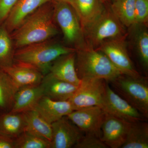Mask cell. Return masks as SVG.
I'll list each match as a JSON object with an SVG mask.
<instances>
[{
	"label": "cell",
	"mask_w": 148,
	"mask_h": 148,
	"mask_svg": "<svg viewBox=\"0 0 148 148\" xmlns=\"http://www.w3.org/2000/svg\"><path fill=\"white\" fill-rule=\"evenodd\" d=\"M47 3L25 18L11 35L16 48L49 40L57 35L53 21V5Z\"/></svg>",
	"instance_id": "obj_1"
},
{
	"label": "cell",
	"mask_w": 148,
	"mask_h": 148,
	"mask_svg": "<svg viewBox=\"0 0 148 148\" xmlns=\"http://www.w3.org/2000/svg\"><path fill=\"white\" fill-rule=\"evenodd\" d=\"M75 49L76 70L80 79H98L109 83L121 75L105 54L86 43Z\"/></svg>",
	"instance_id": "obj_2"
},
{
	"label": "cell",
	"mask_w": 148,
	"mask_h": 148,
	"mask_svg": "<svg viewBox=\"0 0 148 148\" xmlns=\"http://www.w3.org/2000/svg\"><path fill=\"white\" fill-rule=\"evenodd\" d=\"M75 51V48L47 40L18 49L14 53V61L32 66L44 76L49 73L53 61L58 57Z\"/></svg>",
	"instance_id": "obj_3"
},
{
	"label": "cell",
	"mask_w": 148,
	"mask_h": 148,
	"mask_svg": "<svg viewBox=\"0 0 148 148\" xmlns=\"http://www.w3.org/2000/svg\"><path fill=\"white\" fill-rule=\"evenodd\" d=\"M112 90L148 118V83L147 77L121 74L109 83Z\"/></svg>",
	"instance_id": "obj_4"
},
{
	"label": "cell",
	"mask_w": 148,
	"mask_h": 148,
	"mask_svg": "<svg viewBox=\"0 0 148 148\" xmlns=\"http://www.w3.org/2000/svg\"><path fill=\"white\" fill-rule=\"evenodd\" d=\"M86 43L94 48L108 40L125 38L124 26L113 13L106 8L96 20L83 32Z\"/></svg>",
	"instance_id": "obj_5"
},
{
	"label": "cell",
	"mask_w": 148,
	"mask_h": 148,
	"mask_svg": "<svg viewBox=\"0 0 148 148\" xmlns=\"http://www.w3.org/2000/svg\"><path fill=\"white\" fill-rule=\"evenodd\" d=\"M53 18L61 28L67 42L78 45L82 43L83 34L76 12L71 5L55 2Z\"/></svg>",
	"instance_id": "obj_6"
},
{
	"label": "cell",
	"mask_w": 148,
	"mask_h": 148,
	"mask_svg": "<svg viewBox=\"0 0 148 148\" xmlns=\"http://www.w3.org/2000/svg\"><path fill=\"white\" fill-rule=\"evenodd\" d=\"M106 81L98 79L85 78L75 92L68 101L74 110L97 106L101 107L106 88Z\"/></svg>",
	"instance_id": "obj_7"
},
{
	"label": "cell",
	"mask_w": 148,
	"mask_h": 148,
	"mask_svg": "<svg viewBox=\"0 0 148 148\" xmlns=\"http://www.w3.org/2000/svg\"><path fill=\"white\" fill-rule=\"evenodd\" d=\"M124 38L106 41L96 49L105 54L121 74L139 77L142 76L135 69L130 57Z\"/></svg>",
	"instance_id": "obj_8"
},
{
	"label": "cell",
	"mask_w": 148,
	"mask_h": 148,
	"mask_svg": "<svg viewBox=\"0 0 148 148\" xmlns=\"http://www.w3.org/2000/svg\"><path fill=\"white\" fill-rule=\"evenodd\" d=\"M100 108L106 113L127 122L147 121V120L139 111L115 92L107 82Z\"/></svg>",
	"instance_id": "obj_9"
},
{
	"label": "cell",
	"mask_w": 148,
	"mask_h": 148,
	"mask_svg": "<svg viewBox=\"0 0 148 148\" xmlns=\"http://www.w3.org/2000/svg\"><path fill=\"white\" fill-rule=\"evenodd\" d=\"M105 112L97 106L86 107L73 111L67 116L85 135L101 138Z\"/></svg>",
	"instance_id": "obj_10"
},
{
	"label": "cell",
	"mask_w": 148,
	"mask_h": 148,
	"mask_svg": "<svg viewBox=\"0 0 148 148\" xmlns=\"http://www.w3.org/2000/svg\"><path fill=\"white\" fill-rule=\"evenodd\" d=\"M52 137L51 148H71L84 135L67 116L51 123Z\"/></svg>",
	"instance_id": "obj_11"
},
{
	"label": "cell",
	"mask_w": 148,
	"mask_h": 148,
	"mask_svg": "<svg viewBox=\"0 0 148 148\" xmlns=\"http://www.w3.org/2000/svg\"><path fill=\"white\" fill-rule=\"evenodd\" d=\"M130 123L105 112L101 140L108 148H121L126 140Z\"/></svg>",
	"instance_id": "obj_12"
},
{
	"label": "cell",
	"mask_w": 148,
	"mask_h": 148,
	"mask_svg": "<svg viewBox=\"0 0 148 148\" xmlns=\"http://www.w3.org/2000/svg\"><path fill=\"white\" fill-rule=\"evenodd\" d=\"M51 0H18L3 24L10 33L17 29L27 16Z\"/></svg>",
	"instance_id": "obj_13"
},
{
	"label": "cell",
	"mask_w": 148,
	"mask_h": 148,
	"mask_svg": "<svg viewBox=\"0 0 148 148\" xmlns=\"http://www.w3.org/2000/svg\"><path fill=\"white\" fill-rule=\"evenodd\" d=\"M75 57V52L61 56L53 61L49 73L58 79L78 86L81 79L76 70Z\"/></svg>",
	"instance_id": "obj_14"
},
{
	"label": "cell",
	"mask_w": 148,
	"mask_h": 148,
	"mask_svg": "<svg viewBox=\"0 0 148 148\" xmlns=\"http://www.w3.org/2000/svg\"><path fill=\"white\" fill-rule=\"evenodd\" d=\"M40 85L44 96L56 101H68L78 87L56 78L49 73L44 76Z\"/></svg>",
	"instance_id": "obj_15"
},
{
	"label": "cell",
	"mask_w": 148,
	"mask_h": 148,
	"mask_svg": "<svg viewBox=\"0 0 148 148\" xmlns=\"http://www.w3.org/2000/svg\"><path fill=\"white\" fill-rule=\"evenodd\" d=\"M35 110L50 124L73 111L69 101H56L43 96Z\"/></svg>",
	"instance_id": "obj_16"
},
{
	"label": "cell",
	"mask_w": 148,
	"mask_h": 148,
	"mask_svg": "<svg viewBox=\"0 0 148 148\" xmlns=\"http://www.w3.org/2000/svg\"><path fill=\"white\" fill-rule=\"evenodd\" d=\"M44 95L40 85L20 88L14 98L12 112L26 113L34 110Z\"/></svg>",
	"instance_id": "obj_17"
},
{
	"label": "cell",
	"mask_w": 148,
	"mask_h": 148,
	"mask_svg": "<svg viewBox=\"0 0 148 148\" xmlns=\"http://www.w3.org/2000/svg\"><path fill=\"white\" fill-rule=\"evenodd\" d=\"M3 71L19 88L28 86L39 85L44 77V75L35 68L15 62Z\"/></svg>",
	"instance_id": "obj_18"
},
{
	"label": "cell",
	"mask_w": 148,
	"mask_h": 148,
	"mask_svg": "<svg viewBox=\"0 0 148 148\" xmlns=\"http://www.w3.org/2000/svg\"><path fill=\"white\" fill-rule=\"evenodd\" d=\"M106 9L102 0H75V11L82 32L101 16Z\"/></svg>",
	"instance_id": "obj_19"
},
{
	"label": "cell",
	"mask_w": 148,
	"mask_h": 148,
	"mask_svg": "<svg viewBox=\"0 0 148 148\" xmlns=\"http://www.w3.org/2000/svg\"><path fill=\"white\" fill-rule=\"evenodd\" d=\"M27 130L24 113L9 111L0 116V133L14 140Z\"/></svg>",
	"instance_id": "obj_20"
},
{
	"label": "cell",
	"mask_w": 148,
	"mask_h": 148,
	"mask_svg": "<svg viewBox=\"0 0 148 148\" xmlns=\"http://www.w3.org/2000/svg\"><path fill=\"white\" fill-rule=\"evenodd\" d=\"M148 148V123L146 121L130 123L126 140L121 148Z\"/></svg>",
	"instance_id": "obj_21"
},
{
	"label": "cell",
	"mask_w": 148,
	"mask_h": 148,
	"mask_svg": "<svg viewBox=\"0 0 148 148\" xmlns=\"http://www.w3.org/2000/svg\"><path fill=\"white\" fill-rule=\"evenodd\" d=\"M24 113L27 121L26 131L51 143L52 137L51 124L35 110Z\"/></svg>",
	"instance_id": "obj_22"
},
{
	"label": "cell",
	"mask_w": 148,
	"mask_h": 148,
	"mask_svg": "<svg viewBox=\"0 0 148 148\" xmlns=\"http://www.w3.org/2000/svg\"><path fill=\"white\" fill-rule=\"evenodd\" d=\"M19 88L8 74L0 70V109L3 112L11 110Z\"/></svg>",
	"instance_id": "obj_23"
},
{
	"label": "cell",
	"mask_w": 148,
	"mask_h": 148,
	"mask_svg": "<svg viewBox=\"0 0 148 148\" xmlns=\"http://www.w3.org/2000/svg\"><path fill=\"white\" fill-rule=\"evenodd\" d=\"M14 45L10 33L3 23L0 24V70H4L14 64Z\"/></svg>",
	"instance_id": "obj_24"
},
{
	"label": "cell",
	"mask_w": 148,
	"mask_h": 148,
	"mask_svg": "<svg viewBox=\"0 0 148 148\" xmlns=\"http://www.w3.org/2000/svg\"><path fill=\"white\" fill-rule=\"evenodd\" d=\"M135 0H116L110 9L124 27L133 26L135 20Z\"/></svg>",
	"instance_id": "obj_25"
},
{
	"label": "cell",
	"mask_w": 148,
	"mask_h": 148,
	"mask_svg": "<svg viewBox=\"0 0 148 148\" xmlns=\"http://www.w3.org/2000/svg\"><path fill=\"white\" fill-rule=\"evenodd\" d=\"M14 148H51L50 142L26 131L14 140Z\"/></svg>",
	"instance_id": "obj_26"
},
{
	"label": "cell",
	"mask_w": 148,
	"mask_h": 148,
	"mask_svg": "<svg viewBox=\"0 0 148 148\" xmlns=\"http://www.w3.org/2000/svg\"><path fill=\"white\" fill-rule=\"evenodd\" d=\"M135 43L140 63L147 71L148 68V33L146 29H140L136 33Z\"/></svg>",
	"instance_id": "obj_27"
},
{
	"label": "cell",
	"mask_w": 148,
	"mask_h": 148,
	"mask_svg": "<svg viewBox=\"0 0 148 148\" xmlns=\"http://www.w3.org/2000/svg\"><path fill=\"white\" fill-rule=\"evenodd\" d=\"M148 20V0H135L133 26H143L147 22Z\"/></svg>",
	"instance_id": "obj_28"
},
{
	"label": "cell",
	"mask_w": 148,
	"mask_h": 148,
	"mask_svg": "<svg viewBox=\"0 0 148 148\" xmlns=\"http://www.w3.org/2000/svg\"><path fill=\"white\" fill-rule=\"evenodd\" d=\"M75 148H107L101 138L95 135L84 134L75 145Z\"/></svg>",
	"instance_id": "obj_29"
},
{
	"label": "cell",
	"mask_w": 148,
	"mask_h": 148,
	"mask_svg": "<svg viewBox=\"0 0 148 148\" xmlns=\"http://www.w3.org/2000/svg\"><path fill=\"white\" fill-rule=\"evenodd\" d=\"M18 0H0V24L4 22Z\"/></svg>",
	"instance_id": "obj_30"
},
{
	"label": "cell",
	"mask_w": 148,
	"mask_h": 148,
	"mask_svg": "<svg viewBox=\"0 0 148 148\" xmlns=\"http://www.w3.org/2000/svg\"><path fill=\"white\" fill-rule=\"evenodd\" d=\"M0 148H14V140L0 133Z\"/></svg>",
	"instance_id": "obj_31"
},
{
	"label": "cell",
	"mask_w": 148,
	"mask_h": 148,
	"mask_svg": "<svg viewBox=\"0 0 148 148\" xmlns=\"http://www.w3.org/2000/svg\"><path fill=\"white\" fill-rule=\"evenodd\" d=\"M54 1L55 2H63L68 3L71 5L75 10V0H54Z\"/></svg>",
	"instance_id": "obj_32"
},
{
	"label": "cell",
	"mask_w": 148,
	"mask_h": 148,
	"mask_svg": "<svg viewBox=\"0 0 148 148\" xmlns=\"http://www.w3.org/2000/svg\"><path fill=\"white\" fill-rule=\"evenodd\" d=\"M2 113H3V112H2L1 110V109H0V116L1 115V114Z\"/></svg>",
	"instance_id": "obj_33"
},
{
	"label": "cell",
	"mask_w": 148,
	"mask_h": 148,
	"mask_svg": "<svg viewBox=\"0 0 148 148\" xmlns=\"http://www.w3.org/2000/svg\"><path fill=\"white\" fill-rule=\"evenodd\" d=\"M116 1V0H112V2L114 1Z\"/></svg>",
	"instance_id": "obj_34"
},
{
	"label": "cell",
	"mask_w": 148,
	"mask_h": 148,
	"mask_svg": "<svg viewBox=\"0 0 148 148\" xmlns=\"http://www.w3.org/2000/svg\"><path fill=\"white\" fill-rule=\"evenodd\" d=\"M106 1H108V0H106Z\"/></svg>",
	"instance_id": "obj_35"
}]
</instances>
